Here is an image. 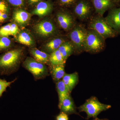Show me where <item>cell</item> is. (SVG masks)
Returning a JSON list of instances; mask_svg holds the SVG:
<instances>
[{"label": "cell", "instance_id": "cell-1", "mask_svg": "<svg viewBox=\"0 0 120 120\" xmlns=\"http://www.w3.org/2000/svg\"><path fill=\"white\" fill-rule=\"evenodd\" d=\"M23 56V50L15 49L0 56V73L9 75L19 66Z\"/></svg>", "mask_w": 120, "mask_h": 120}, {"label": "cell", "instance_id": "cell-2", "mask_svg": "<svg viewBox=\"0 0 120 120\" xmlns=\"http://www.w3.org/2000/svg\"><path fill=\"white\" fill-rule=\"evenodd\" d=\"M111 106L101 103L96 97H92L87 99L83 105L78 107L80 112H84L87 118H96L101 112L111 108Z\"/></svg>", "mask_w": 120, "mask_h": 120}, {"label": "cell", "instance_id": "cell-3", "mask_svg": "<svg viewBox=\"0 0 120 120\" xmlns=\"http://www.w3.org/2000/svg\"><path fill=\"white\" fill-rule=\"evenodd\" d=\"M90 30L94 31L105 39L115 37V31L107 23L102 16L93 17L89 25Z\"/></svg>", "mask_w": 120, "mask_h": 120}, {"label": "cell", "instance_id": "cell-4", "mask_svg": "<svg viewBox=\"0 0 120 120\" xmlns=\"http://www.w3.org/2000/svg\"><path fill=\"white\" fill-rule=\"evenodd\" d=\"M105 39L93 30H87L85 41L84 50L86 52L97 53L104 49Z\"/></svg>", "mask_w": 120, "mask_h": 120}, {"label": "cell", "instance_id": "cell-5", "mask_svg": "<svg viewBox=\"0 0 120 120\" xmlns=\"http://www.w3.org/2000/svg\"><path fill=\"white\" fill-rule=\"evenodd\" d=\"M87 32V30L80 25L75 26L71 30L69 37L75 50L79 52L84 50Z\"/></svg>", "mask_w": 120, "mask_h": 120}, {"label": "cell", "instance_id": "cell-6", "mask_svg": "<svg viewBox=\"0 0 120 120\" xmlns=\"http://www.w3.org/2000/svg\"><path fill=\"white\" fill-rule=\"evenodd\" d=\"M23 65L36 79H43L48 75V70L45 65L31 57L26 58L24 61Z\"/></svg>", "mask_w": 120, "mask_h": 120}, {"label": "cell", "instance_id": "cell-7", "mask_svg": "<svg viewBox=\"0 0 120 120\" xmlns=\"http://www.w3.org/2000/svg\"><path fill=\"white\" fill-rule=\"evenodd\" d=\"M74 5L73 12L78 19L83 20L90 17L93 6L90 0H78Z\"/></svg>", "mask_w": 120, "mask_h": 120}, {"label": "cell", "instance_id": "cell-8", "mask_svg": "<svg viewBox=\"0 0 120 120\" xmlns=\"http://www.w3.org/2000/svg\"><path fill=\"white\" fill-rule=\"evenodd\" d=\"M35 32L39 36L49 37L52 36L56 32V28L53 23L49 20L39 22L35 26Z\"/></svg>", "mask_w": 120, "mask_h": 120}, {"label": "cell", "instance_id": "cell-9", "mask_svg": "<svg viewBox=\"0 0 120 120\" xmlns=\"http://www.w3.org/2000/svg\"><path fill=\"white\" fill-rule=\"evenodd\" d=\"M57 22L61 28L65 30H71L75 26V20L70 13L61 12L56 15Z\"/></svg>", "mask_w": 120, "mask_h": 120}, {"label": "cell", "instance_id": "cell-10", "mask_svg": "<svg viewBox=\"0 0 120 120\" xmlns=\"http://www.w3.org/2000/svg\"><path fill=\"white\" fill-rule=\"evenodd\" d=\"M105 19L114 30L120 32V7L111 9Z\"/></svg>", "mask_w": 120, "mask_h": 120}, {"label": "cell", "instance_id": "cell-11", "mask_svg": "<svg viewBox=\"0 0 120 120\" xmlns=\"http://www.w3.org/2000/svg\"><path fill=\"white\" fill-rule=\"evenodd\" d=\"M95 10V12L102 16L105 12L112 9L114 5L113 0H90Z\"/></svg>", "mask_w": 120, "mask_h": 120}, {"label": "cell", "instance_id": "cell-12", "mask_svg": "<svg viewBox=\"0 0 120 120\" xmlns=\"http://www.w3.org/2000/svg\"><path fill=\"white\" fill-rule=\"evenodd\" d=\"M58 107L60 110L61 112H64L68 115L73 114H78L76 112L74 102L71 95H69L64 99Z\"/></svg>", "mask_w": 120, "mask_h": 120}, {"label": "cell", "instance_id": "cell-13", "mask_svg": "<svg viewBox=\"0 0 120 120\" xmlns=\"http://www.w3.org/2000/svg\"><path fill=\"white\" fill-rule=\"evenodd\" d=\"M30 14L27 12L19 9L14 12L13 15V19L15 22L21 26L27 23L30 19Z\"/></svg>", "mask_w": 120, "mask_h": 120}, {"label": "cell", "instance_id": "cell-14", "mask_svg": "<svg viewBox=\"0 0 120 120\" xmlns=\"http://www.w3.org/2000/svg\"><path fill=\"white\" fill-rule=\"evenodd\" d=\"M52 5L48 2H41L39 3L32 11L33 15L42 17L48 15L52 11Z\"/></svg>", "mask_w": 120, "mask_h": 120}, {"label": "cell", "instance_id": "cell-15", "mask_svg": "<svg viewBox=\"0 0 120 120\" xmlns=\"http://www.w3.org/2000/svg\"><path fill=\"white\" fill-rule=\"evenodd\" d=\"M78 80V73L75 72L71 74L65 73L62 80L71 92L77 83Z\"/></svg>", "mask_w": 120, "mask_h": 120}, {"label": "cell", "instance_id": "cell-16", "mask_svg": "<svg viewBox=\"0 0 120 120\" xmlns=\"http://www.w3.org/2000/svg\"><path fill=\"white\" fill-rule=\"evenodd\" d=\"M56 87L59 97V104L60 106L64 99L70 95V92L68 89L65 85L62 80L57 82Z\"/></svg>", "mask_w": 120, "mask_h": 120}, {"label": "cell", "instance_id": "cell-17", "mask_svg": "<svg viewBox=\"0 0 120 120\" xmlns=\"http://www.w3.org/2000/svg\"><path fill=\"white\" fill-rule=\"evenodd\" d=\"M58 50L65 60L66 61L69 57L73 53L75 49L71 41H66L60 46Z\"/></svg>", "mask_w": 120, "mask_h": 120}, {"label": "cell", "instance_id": "cell-18", "mask_svg": "<svg viewBox=\"0 0 120 120\" xmlns=\"http://www.w3.org/2000/svg\"><path fill=\"white\" fill-rule=\"evenodd\" d=\"M30 53L35 60L42 64H47L49 62V54L36 48L30 50Z\"/></svg>", "mask_w": 120, "mask_h": 120}, {"label": "cell", "instance_id": "cell-19", "mask_svg": "<svg viewBox=\"0 0 120 120\" xmlns=\"http://www.w3.org/2000/svg\"><path fill=\"white\" fill-rule=\"evenodd\" d=\"M50 72L54 81L57 82L61 80L65 73L64 65L52 66Z\"/></svg>", "mask_w": 120, "mask_h": 120}, {"label": "cell", "instance_id": "cell-20", "mask_svg": "<svg viewBox=\"0 0 120 120\" xmlns=\"http://www.w3.org/2000/svg\"><path fill=\"white\" fill-rule=\"evenodd\" d=\"M64 39L61 38H57L53 39L47 42L45 46V48L47 52L52 53L58 50L62 43L65 41Z\"/></svg>", "mask_w": 120, "mask_h": 120}, {"label": "cell", "instance_id": "cell-21", "mask_svg": "<svg viewBox=\"0 0 120 120\" xmlns=\"http://www.w3.org/2000/svg\"><path fill=\"white\" fill-rule=\"evenodd\" d=\"M17 35L16 39L19 43L28 46H32L34 44V39L27 32L23 31Z\"/></svg>", "mask_w": 120, "mask_h": 120}, {"label": "cell", "instance_id": "cell-22", "mask_svg": "<svg viewBox=\"0 0 120 120\" xmlns=\"http://www.w3.org/2000/svg\"><path fill=\"white\" fill-rule=\"evenodd\" d=\"M65 62L66 61L64 59L58 50L52 52L50 55L49 62L52 66L64 65Z\"/></svg>", "mask_w": 120, "mask_h": 120}, {"label": "cell", "instance_id": "cell-23", "mask_svg": "<svg viewBox=\"0 0 120 120\" xmlns=\"http://www.w3.org/2000/svg\"><path fill=\"white\" fill-rule=\"evenodd\" d=\"M11 45V41L8 37H0V52L8 49Z\"/></svg>", "mask_w": 120, "mask_h": 120}, {"label": "cell", "instance_id": "cell-24", "mask_svg": "<svg viewBox=\"0 0 120 120\" xmlns=\"http://www.w3.org/2000/svg\"><path fill=\"white\" fill-rule=\"evenodd\" d=\"M15 80V79L11 82H8L5 80L0 79V97L2 96V94L6 90L7 87L9 86Z\"/></svg>", "mask_w": 120, "mask_h": 120}, {"label": "cell", "instance_id": "cell-25", "mask_svg": "<svg viewBox=\"0 0 120 120\" xmlns=\"http://www.w3.org/2000/svg\"><path fill=\"white\" fill-rule=\"evenodd\" d=\"M11 23L1 27L0 28V37H7L10 35Z\"/></svg>", "mask_w": 120, "mask_h": 120}, {"label": "cell", "instance_id": "cell-26", "mask_svg": "<svg viewBox=\"0 0 120 120\" xmlns=\"http://www.w3.org/2000/svg\"><path fill=\"white\" fill-rule=\"evenodd\" d=\"M19 32V28L17 24L14 23H11L10 35L16 36Z\"/></svg>", "mask_w": 120, "mask_h": 120}, {"label": "cell", "instance_id": "cell-27", "mask_svg": "<svg viewBox=\"0 0 120 120\" xmlns=\"http://www.w3.org/2000/svg\"><path fill=\"white\" fill-rule=\"evenodd\" d=\"M78 0H60L61 5L65 6H70L74 5Z\"/></svg>", "mask_w": 120, "mask_h": 120}, {"label": "cell", "instance_id": "cell-28", "mask_svg": "<svg viewBox=\"0 0 120 120\" xmlns=\"http://www.w3.org/2000/svg\"><path fill=\"white\" fill-rule=\"evenodd\" d=\"M9 4L16 7H21L23 4V0H7Z\"/></svg>", "mask_w": 120, "mask_h": 120}, {"label": "cell", "instance_id": "cell-29", "mask_svg": "<svg viewBox=\"0 0 120 120\" xmlns=\"http://www.w3.org/2000/svg\"><path fill=\"white\" fill-rule=\"evenodd\" d=\"M9 8L8 4L4 1L0 0V11L8 12Z\"/></svg>", "mask_w": 120, "mask_h": 120}, {"label": "cell", "instance_id": "cell-30", "mask_svg": "<svg viewBox=\"0 0 120 120\" xmlns=\"http://www.w3.org/2000/svg\"><path fill=\"white\" fill-rule=\"evenodd\" d=\"M56 120H68V114L64 112H61L60 114L56 117Z\"/></svg>", "mask_w": 120, "mask_h": 120}, {"label": "cell", "instance_id": "cell-31", "mask_svg": "<svg viewBox=\"0 0 120 120\" xmlns=\"http://www.w3.org/2000/svg\"><path fill=\"white\" fill-rule=\"evenodd\" d=\"M9 18V15L8 12H3L1 19V23L5 22Z\"/></svg>", "mask_w": 120, "mask_h": 120}, {"label": "cell", "instance_id": "cell-32", "mask_svg": "<svg viewBox=\"0 0 120 120\" xmlns=\"http://www.w3.org/2000/svg\"><path fill=\"white\" fill-rule=\"evenodd\" d=\"M31 4H34L37 3L40 1L41 0H29Z\"/></svg>", "mask_w": 120, "mask_h": 120}, {"label": "cell", "instance_id": "cell-33", "mask_svg": "<svg viewBox=\"0 0 120 120\" xmlns=\"http://www.w3.org/2000/svg\"><path fill=\"white\" fill-rule=\"evenodd\" d=\"M3 12H4L0 11V23H1V17H2V15Z\"/></svg>", "mask_w": 120, "mask_h": 120}, {"label": "cell", "instance_id": "cell-34", "mask_svg": "<svg viewBox=\"0 0 120 120\" xmlns=\"http://www.w3.org/2000/svg\"><path fill=\"white\" fill-rule=\"evenodd\" d=\"M106 120V119H99V118H97V117H96V118H95L94 120Z\"/></svg>", "mask_w": 120, "mask_h": 120}, {"label": "cell", "instance_id": "cell-35", "mask_svg": "<svg viewBox=\"0 0 120 120\" xmlns=\"http://www.w3.org/2000/svg\"><path fill=\"white\" fill-rule=\"evenodd\" d=\"M114 2H118L120 0H113Z\"/></svg>", "mask_w": 120, "mask_h": 120}]
</instances>
